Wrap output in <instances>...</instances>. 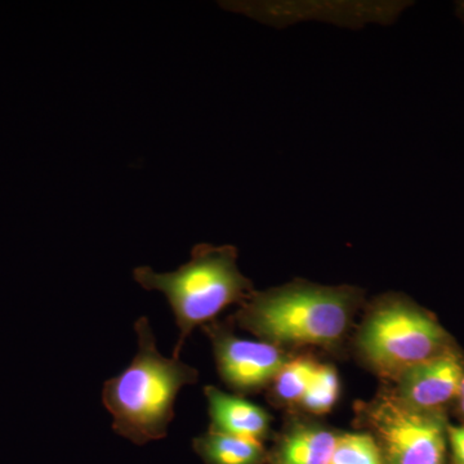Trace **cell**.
I'll return each instance as SVG.
<instances>
[{
    "label": "cell",
    "instance_id": "6da1fadb",
    "mask_svg": "<svg viewBox=\"0 0 464 464\" xmlns=\"http://www.w3.org/2000/svg\"><path fill=\"white\" fill-rule=\"evenodd\" d=\"M139 350L121 374L105 382L102 402L112 415V430L137 445L164 439L182 387L195 383L197 369L159 353L148 317L134 324Z\"/></svg>",
    "mask_w": 464,
    "mask_h": 464
},
{
    "label": "cell",
    "instance_id": "7a4b0ae2",
    "mask_svg": "<svg viewBox=\"0 0 464 464\" xmlns=\"http://www.w3.org/2000/svg\"><path fill=\"white\" fill-rule=\"evenodd\" d=\"M143 289L158 290L166 295L179 329V340L173 350L179 359L185 342L195 326L215 319L222 310L252 295V282L237 267L235 246L199 244L191 259L173 273H155L148 266L133 271Z\"/></svg>",
    "mask_w": 464,
    "mask_h": 464
},
{
    "label": "cell",
    "instance_id": "3957f363",
    "mask_svg": "<svg viewBox=\"0 0 464 464\" xmlns=\"http://www.w3.org/2000/svg\"><path fill=\"white\" fill-rule=\"evenodd\" d=\"M356 297L351 288L293 283L250 295L237 319L268 343L329 344L346 332Z\"/></svg>",
    "mask_w": 464,
    "mask_h": 464
},
{
    "label": "cell",
    "instance_id": "277c9868",
    "mask_svg": "<svg viewBox=\"0 0 464 464\" xmlns=\"http://www.w3.org/2000/svg\"><path fill=\"white\" fill-rule=\"evenodd\" d=\"M450 347L448 333L435 317L402 299L375 308L360 334L364 355L391 374L401 375Z\"/></svg>",
    "mask_w": 464,
    "mask_h": 464
},
{
    "label": "cell",
    "instance_id": "5b68a950",
    "mask_svg": "<svg viewBox=\"0 0 464 464\" xmlns=\"http://www.w3.org/2000/svg\"><path fill=\"white\" fill-rule=\"evenodd\" d=\"M369 420L387 464H444L448 427L439 411H420L395 396L378 400Z\"/></svg>",
    "mask_w": 464,
    "mask_h": 464
},
{
    "label": "cell",
    "instance_id": "8992f818",
    "mask_svg": "<svg viewBox=\"0 0 464 464\" xmlns=\"http://www.w3.org/2000/svg\"><path fill=\"white\" fill-rule=\"evenodd\" d=\"M206 331L212 338L222 380L239 392L261 390L288 362L282 351L268 342L240 340L218 325Z\"/></svg>",
    "mask_w": 464,
    "mask_h": 464
},
{
    "label": "cell",
    "instance_id": "52a82bcc",
    "mask_svg": "<svg viewBox=\"0 0 464 464\" xmlns=\"http://www.w3.org/2000/svg\"><path fill=\"white\" fill-rule=\"evenodd\" d=\"M463 377V356L451 346L400 375L398 398L420 411H439L457 399Z\"/></svg>",
    "mask_w": 464,
    "mask_h": 464
},
{
    "label": "cell",
    "instance_id": "ba28073f",
    "mask_svg": "<svg viewBox=\"0 0 464 464\" xmlns=\"http://www.w3.org/2000/svg\"><path fill=\"white\" fill-rule=\"evenodd\" d=\"M210 417V431L262 442L270 431L271 417L261 406L213 386L204 389Z\"/></svg>",
    "mask_w": 464,
    "mask_h": 464
},
{
    "label": "cell",
    "instance_id": "9c48e42d",
    "mask_svg": "<svg viewBox=\"0 0 464 464\" xmlns=\"http://www.w3.org/2000/svg\"><path fill=\"white\" fill-rule=\"evenodd\" d=\"M194 449L207 464H262V442L209 431L194 440Z\"/></svg>",
    "mask_w": 464,
    "mask_h": 464
},
{
    "label": "cell",
    "instance_id": "30bf717a",
    "mask_svg": "<svg viewBox=\"0 0 464 464\" xmlns=\"http://www.w3.org/2000/svg\"><path fill=\"white\" fill-rule=\"evenodd\" d=\"M337 438L323 429H299L283 440L277 464H329Z\"/></svg>",
    "mask_w": 464,
    "mask_h": 464
},
{
    "label": "cell",
    "instance_id": "8fae6325",
    "mask_svg": "<svg viewBox=\"0 0 464 464\" xmlns=\"http://www.w3.org/2000/svg\"><path fill=\"white\" fill-rule=\"evenodd\" d=\"M315 362L295 359L286 362L274 380V391L277 399L286 402H301L317 369Z\"/></svg>",
    "mask_w": 464,
    "mask_h": 464
},
{
    "label": "cell",
    "instance_id": "7c38bea8",
    "mask_svg": "<svg viewBox=\"0 0 464 464\" xmlns=\"http://www.w3.org/2000/svg\"><path fill=\"white\" fill-rule=\"evenodd\" d=\"M329 464H383V458L373 436L346 433L337 438Z\"/></svg>",
    "mask_w": 464,
    "mask_h": 464
},
{
    "label": "cell",
    "instance_id": "4fadbf2b",
    "mask_svg": "<svg viewBox=\"0 0 464 464\" xmlns=\"http://www.w3.org/2000/svg\"><path fill=\"white\" fill-rule=\"evenodd\" d=\"M340 395V380L337 372L329 365H317L306 395L301 404L313 413L323 414L331 411Z\"/></svg>",
    "mask_w": 464,
    "mask_h": 464
},
{
    "label": "cell",
    "instance_id": "5bb4252c",
    "mask_svg": "<svg viewBox=\"0 0 464 464\" xmlns=\"http://www.w3.org/2000/svg\"><path fill=\"white\" fill-rule=\"evenodd\" d=\"M448 439L459 464H464V426H448Z\"/></svg>",
    "mask_w": 464,
    "mask_h": 464
},
{
    "label": "cell",
    "instance_id": "9a60e30c",
    "mask_svg": "<svg viewBox=\"0 0 464 464\" xmlns=\"http://www.w3.org/2000/svg\"><path fill=\"white\" fill-rule=\"evenodd\" d=\"M458 401V411H459L460 415L464 418V377L462 380V383H460L459 392H458L457 396Z\"/></svg>",
    "mask_w": 464,
    "mask_h": 464
},
{
    "label": "cell",
    "instance_id": "2e32d148",
    "mask_svg": "<svg viewBox=\"0 0 464 464\" xmlns=\"http://www.w3.org/2000/svg\"><path fill=\"white\" fill-rule=\"evenodd\" d=\"M456 8H457L458 17L460 18V21H462V24L464 26V2H458Z\"/></svg>",
    "mask_w": 464,
    "mask_h": 464
}]
</instances>
